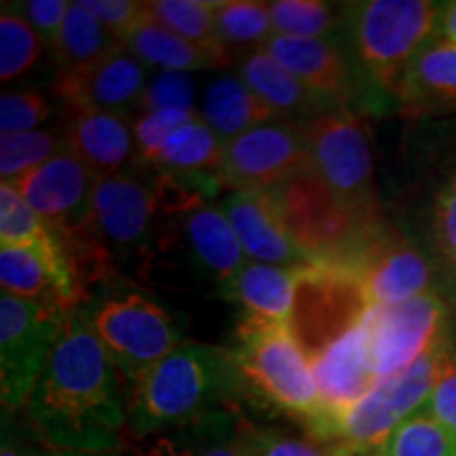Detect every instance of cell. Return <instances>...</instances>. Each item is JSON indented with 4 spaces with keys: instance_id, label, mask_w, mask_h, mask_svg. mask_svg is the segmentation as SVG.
<instances>
[{
    "instance_id": "8",
    "label": "cell",
    "mask_w": 456,
    "mask_h": 456,
    "mask_svg": "<svg viewBox=\"0 0 456 456\" xmlns=\"http://www.w3.org/2000/svg\"><path fill=\"white\" fill-rule=\"evenodd\" d=\"M372 309L355 273L338 265L313 262L296 279L294 305L288 328L305 355L319 353L357 328Z\"/></svg>"
},
{
    "instance_id": "21",
    "label": "cell",
    "mask_w": 456,
    "mask_h": 456,
    "mask_svg": "<svg viewBox=\"0 0 456 456\" xmlns=\"http://www.w3.org/2000/svg\"><path fill=\"white\" fill-rule=\"evenodd\" d=\"M239 77L275 112L279 121H288L302 127L317 114L336 108L332 102L306 87L300 78H296L288 68L279 64L275 57H271L265 49L254 51V53L239 60Z\"/></svg>"
},
{
    "instance_id": "10",
    "label": "cell",
    "mask_w": 456,
    "mask_h": 456,
    "mask_svg": "<svg viewBox=\"0 0 456 456\" xmlns=\"http://www.w3.org/2000/svg\"><path fill=\"white\" fill-rule=\"evenodd\" d=\"M66 315L11 294L0 296V395L4 412L26 406Z\"/></svg>"
},
{
    "instance_id": "33",
    "label": "cell",
    "mask_w": 456,
    "mask_h": 456,
    "mask_svg": "<svg viewBox=\"0 0 456 456\" xmlns=\"http://www.w3.org/2000/svg\"><path fill=\"white\" fill-rule=\"evenodd\" d=\"M380 456H456V431L420 410L387 437Z\"/></svg>"
},
{
    "instance_id": "4",
    "label": "cell",
    "mask_w": 456,
    "mask_h": 456,
    "mask_svg": "<svg viewBox=\"0 0 456 456\" xmlns=\"http://www.w3.org/2000/svg\"><path fill=\"white\" fill-rule=\"evenodd\" d=\"M444 4L370 0L346 7L351 55L370 89L395 95L412 57L437 34Z\"/></svg>"
},
{
    "instance_id": "34",
    "label": "cell",
    "mask_w": 456,
    "mask_h": 456,
    "mask_svg": "<svg viewBox=\"0 0 456 456\" xmlns=\"http://www.w3.org/2000/svg\"><path fill=\"white\" fill-rule=\"evenodd\" d=\"M64 152V140L55 131H26V134H3L0 135V178L3 184H13L47 163L49 159Z\"/></svg>"
},
{
    "instance_id": "9",
    "label": "cell",
    "mask_w": 456,
    "mask_h": 456,
    "mask_svg": "<svg viewBox=\"0 0 456 456\" xmlns=\"http://www.w3.org/2000/svg\"><path fill=\"white\" fill-rule=\"evenodd\" d=\"M311 167L342 201L379 214L372 144L366 125L351 108H330L302 125Z\"/></svg>"
},
{
    "instance_id": "5",
    "label": "cell",
    "mask_w": 456,
    "mask_h": 456,
    "mask_svg": "<svg viewBox=\"0 0 456 456\" xmlns=\"http://www.w3.org/2000/svg\"><path fill=\"white\" fill-rule=\"evenodd\" d=\"M174 197L159 171L134 165L127 171L95 178L89 228L114 258H144L161 248L171 218Z\"/></svg>"
},
{
    "instance_id": "46",
    "label": "cell",
    "mask_w": 456,
    "mask_h": 456,
    "mask_svg": "<svg viewBox=\"0 0 456 456\" xmlns=\"http://www.w3.org/2000/svg\"><path fill=\"white\" fill-rule=\"evenodd\" d=\"M330 456H380V448L362 446V444H349V442H336L332 448L328 450Z\"/></svg>"
},
{
    "instance_id": "28",
    "label": "cell",
    "mask_w": 456,
    "mask_h": 456,
    "mask_svg": "<svg viewBox=\"0 0 456 456\" xmlns=\"http://www.w3.org/2000/svg\"><path fill=\"white\" fill-rule=\"evenodd\" d=\"M121 45L123 43L102 24L98 17L85 9L83 3H70L60 38L53 47L55 61L60 64V70L81 68L102 60Z\"/></svg>"
},
{
    "instance_id": "26",
    "label": "cell",
    "mask_w": 456,
    "mask_h": 456,
    "mask_svg": "<svg viewBox=\"0 0 456 456\" xmlns=\"http://www.w3.org/2000/svg\"><path fill=\"white\" fill-rule=\"evenodd\" d=\"M224 142L199 114L165 140L148 169L175 178H220Z\"/></svg>"
},
{
    "instance_id": "18",
    "label": "cell",
    "mask_w": 456,
    "mask_h": 456,
    "mask_svg": "<svg viewBox=\"0 0 456 456\" xmlns=\"http://www.w3.org/2000/svg\"><path fill=\"white\" fill-rule=\"evenodd\" d=\"M175 222L178 226H174L171 218L163 245H171L178 239V245L184 248L195 271L214 281L220 289L248 265L237 232L232 231L220 205L212 201L199 203L188 212L175 216Z\"/></svg>"
},
{
    "instance_id": "19",
    "label": "cell",
    "mask_w": 456,
    "mask_h": 456,
    "mask_svg": "<svg viewBox=\"0 0 456 456\" xmlns=\"http://www.w3.org/2000/svg\"><path fill=\"white\" fill-rule=\"evenodd\" d=\"M60 134L64 151L77 157L95 178L121 174L138 163L134 118H127V114L64 106Z\"/></svg>"
},
{
    "instance_id": "44",
    "label": "cell",
    "mask_w": 456,
    "mask_h": 456,
    "mask_svg": "<svg viewBox=\"0 0 456 456\" xmlns=\"http://www.w3.org/2000/svg\"><path fill=\"white\" fill-rule=\"evenodd\" d=\"M49 454L51 450L45 448L41 442H30L26 440L21 433H17L13 420H9V414H4L0 456H49Z\"/></svg>"
},
{
    "instance_id": "47",
    "label": "cell",
    "mask_w": 456,
    "mask_h": 456,
    "mask_svg": "<svg viewBox=\"0 0 456 456\" xmlns=\"http://www.w3.org/2000/svg\"><path fill=\"white\" fill-rule=\"evenodd\" d=\"M49 456H123L118 450H102V452H51Z\"/></svg>"
},
{
    "instance_id": "36",
    "label": "cell",
    "mask_w": 456,
    "mask_h": 456,
    "mask_svg": "<svg viewBox=\"0 0 456 456\" xmlns=\"http://www.w3.org/2000/svg\"><path fill=\"white\" fill-rule=\"evenodd\" d=\"M199 98L201 94H199L197 78L191 72L159 70L155 77H151L142 94L138 112H199Z\"/></svg>"
},
{
    "instance_id": "11",
    "label": "cell",
    "mask_w": 456,
    "mask_h": 456,
    "mask_svg": "<svg viewBox=\"0 0 456 456\" xmlns=\"http://www.w3.org/2000/svg\"><path fill=\"white\" fill-rule=\"evenodd\" d=\"M309 169L305 131L300 125L277 118L226 142L220 178L231 191L273 192Z\"/></svg>"
},
{
    "instance_id": "17",
    "label": "cell",
    "mask_w": 456,
    "mask_h": 456,
    "mask_svg": "<svg viewBox=\"0 0 456 456\" xmlns=\"http://www.w3.org/2000/svg\"><path fill=\"white\" fill-rule=\"evenodd\" d=\"M349 271L359 277L372 306H393L419 298L429 294L433 281L429 260L385 226L363 248Z\"/></svg>"
},
{
    "instance_id": "45",
    "label": "cell",
    "mask_w": 456,
    "mask_h": 456,
    "mask_svg": "<svg viewBox=\"0 0 456 456\" xmlns=\"http://www.w3.org/2000/svg\"><path fill=\"white\" fill-rule=\"evenodd\" d=\"M437 37L456 45V3L444 4L440 24H437Z\"/></svg>"
},
{
    "instance_id": "37",
    "label": "cell",
    "mask_w": 456,
    "mask_h": 456,
    "mask_svg": "<svg viewBox=\"0 0 456 456\" xmlns=\"http://www.w3.org/2000/svg\"><path fill=\"white\" fill-rule=\"evenodd\" d=\"M241 440L249 456H330L309 437L260 427L249 419H241Z\"/></svg>"
},
{
    "instance_id": "23",
    "label": "cell",
    "mask_w": 456,
    "mask_h": 456,
    "mask_svg": "<svg viewBox=\"0 0 456 456\" xmlns=\"http://www.w3.org/2000/svg\"><path fill=\"white\" fill-rule=\"evenodd\" d=\"M239 410H216L148 437L140 456H249L241 440Z\"/></svg>"
},
{
    "instance_id": "3",
    "label": "cell",
    "mask_w": 456,
    "mask_h": 456,
    "mask_svg": "<svg viewBox=\"0 0 456 456\" xmlns=\"http://www.w3.org/2000/svg\"><path fill=\"white\" fill-rule=\"evenodd\" d=\"M231 355L241 376L243 402L289 416L302 429L315 419V376L288 326L243 317Z\"/></svg>"
},
{
    "instance_id": "39",
    "label": "cell",
    "mask_w": 456,
    "mask_h": 456,
    "mask_svg": "<svg viewBox=\"0 0 456 456\" xmlns=\"http://www.w3.org/2000/svg\"><path fill=\"white\" fill-rule=\"evenodd\" d=\"M51 106L38 91H7L0 98V131L3 134H26L37 131L49 118Z\"/></svg>"
},
{
    "instance_id": "42",
    "label": "cell",
    "mask_w": 456,
    "mask_h": 456,
    "mask_svg": "<svg viewBox=\"0 0 456 456\" xmlns=\"http://www.w3.org/2000/svg\"><path fill=\"white\" fill-rule=\"evenodd\" d=\"M17 9L30 21V26L43 38V43L53 49L66 21L70 3H64V0H28V3H17Z\"/></svg>"
},
{
    "instance_id": "25",
    "label": "cell",
    "mask_w": 456,
    "mask_h": 456,
    "mask_svg": "<svg viewBox=\"0 0 456 456\" xmlns=\"http://www.w3.org/2000/svg\"><path fill=\"white\" fill-rule=\"evenodd\" d=\"M199 117L224 144L258 125L277 121L275 112L239 74H220L205 85L199 98Z\"/></svg>"
},
{
    "instance_id": "27",
    "label": "cell",
    "mask_w": 456,
    "mask_h": 456,
    "mask_svg": "<svg viewBox=\"0 0 456 456\" xmlns=\"http://www.w3.org/2000/svg\"><path fill=\"white\" fill-rule=\"evenodd\" d=\"M123 45L146 68H161V70L174 72H201L224 66L218 57L180 38L178 34L157 24L152 17H148L144 24H140L134 32L127 34L123 38Z\"/></svg>"
},
{
    "instance_id": "29",
    "label": "cell",
    "mask_w": 456,
    "mask_h": 456,
    "mask_svg": "<svg viewBox=\"0 0 456 456\" xmlns=\"http://www.w3.org/2000/svg\"><path fill=\"white\" fill-rule=\"evenodd\" d=\"M151 17L178 34L184 41L197 45L218 57L222 64H231L232 57L222 47L218 30H216V9L218 3H208V0H155L148 3Z\"/></svg>"
},
{
    "instance_id": "38",
    "label": "cell",
    "mask_w": 456,
    "mask_h": 456,
    "mask_svg": "<svg viewBox=\"0 0 456 456\" xmlns=\"http://www.w3.org/2000/svg\"><path fill=\"white\" fill-rule=\"evenodd\" d=\"M199 112H180V110H157V112H138L134 114V134L135 148H138V163L142 167H148L152 159L159 152V148L165 144V140L180 129L186 121Z\"/></svg>"
},
{
    "instance_id": "14",
    "label": "cell",
    "mask_w": 456,
    "mask_h": 456,
    "mask_svg": "<svg viewBox=\"0 0 456 456\" xmlns=\"http://www.w3.org/2000/svg\"><path fill=\"white\" fill-rule=\"evenodd\" d=\"M148 81V68L121 45L94 64L57 72L53 95L64 106L134 117Z\"/></svg>"
},
{
    "instance_id": "30",
    "label": "cell",
    "mask_w": 456,
    "mask_h": 456,
    "mask_svg": "<svg viewBox=\"0 0 456 456\" xmlns=\"http://www.w3.org/2000/svg\"><path fill=\"white\" fill-rule=\"evenodd\" d=\"M216 30L222 47L231 57L249 55L266 47L275 37L271 9L266 3L228 0L216 9Z\"/></svg>"
},
{
    "instance_id": "13",
    "label": "cell",
    "mask_w": 456,
    "mask_h": 456,
    "mask_svg": "<svg viewBox=\"0 0 456 456\" xmlns=\"http://www.w3.org/2000/svg\"><path fill=\"white\" fill-rule=\"evenodd\" d=\"M366 323L376 379L385 380L446 345L448 306L440 296L423 294L402 305L372 306Z\"/></svg>"
},
{
    "instance_id": "16",
    "label": "cell",
    "mask_w": 456,
    "mask_h": 456,
    "mask_svg": "<svg viewBox=\"0 0 456 456\" xmlns=\"http://www.w3.org/2000/svg\"><path fill=\"white\" fill-rule=\"evenodd\" d=\"M55 235L89 220L95 175L70 152H60L11 184Z\"/></svg>"
},
{
    "instance_id": "40",
    "label": "cell",
    "mask_w": 456,
    "mask_h": 456,
    "mask_svg": "<svg viewBox=\"0 0 456 456\" xmlns=\"http://www.w3.org/2000/svg\"><path fill=\"white\" fill-rule=\"evenodd\" d=\"M83 4L121 43L127 34L151 17L148 3H135V0H85Z\"/></svg>"
},
{
    "instance_id": "41",
    "label": "cell",
    "mask_w": 456,
    "mask_h": 456,
    "mask_svg": "<svg viewBox=\"0 0 456 456\" xmlns=\"http://www.w3.org/2000/svg\"><path fill=\"white\" fill-rule=\"evenodd\" d=\"M425 410L436 416L440 423L456 431V349L446 346L444 351L436 389H433Z\"/></svg>"
},
{
    "instance_id": "1",
    "label": "cell",
    "mask_w": 456,
    "mask_h": 456,
    "mask_svg": "<svg viewBox=\"0 0 456 456\" xmlns=\"http://www.w3.org/2000/svg\"><path fill=\"white\" fill-rule=\"evenodd\" d=\"M24 408L32 436L51 452H102L121 446L127 429L121 376L85 306L64 317Z\"/></svg>"
},
{
    "instance_id": "22",
    "label": "cell",
    "mask_w": 456,
    "mask_h": 456,
    "mask_svg": "<svg viewBox=\"0 0 456 456\" xmlns=\"http://www.w3.org/2000/svg\"><path fill=\"white\" fill-rule=\"evenodd\" d=\"M402 110L412 117L456 108V45L433 37L412 57L397 91Z\"/></svg>"
},
{
    "instance_id": "31",
    "label": "cell",
    "mask_w": 456,
    "mask_h": 456,
    "mask_svg": "<svg viewBox=\"0 0 456 456\" xmlns=\"http://www.w3.org/2000/svg\"><path fill=\"white\" fill-rule=\"evenodd\" d=\"M275 34L294 38H334L346 30V7L322 0H277L269 4Z\"/></svg>"
},
{
    "instance_id": "7",
    "label": "cell",
    "mask_w": 456,
    "mask_h": 456,
    "mask_svg": "<svg viewBox=\"0 0 456 456\" xmlns=\"http://www.w3.org/2000/svg\"><path fill=\"white\" fill-rule=\"evenodd\" d=\"M85 311L118 376L127 385H134L148 368L184 345L180 319L142 292L112 289L91 298Z\"/></svg>"
},
{
    "instance_id": "32",
    "label": "cell",
    "mask_w": 456,
    "mask_h": 456,
    "mask_svg": "<svg viewBox=\"0 0 456 456\" xmlns=\"http://www.w3.org/2000/svg\"><path fill=\"white\" fill-rule=\"evenodd\" d=\"M43 38L30 26L17 3H3L0 13V81L15 83L37 68Z\"/></svg>"
},
{
    "instance_id": "20",
    "label": "cell",
    "mask_w": 456,
    "mask_h": 456,
    "mask_svg": "<svg viewBox=\"0 0 456 456\" xmlns=\"http://www.w3.org/2000/svg\"><path fill=\"white\" fill-rule=\"evenodd\" d=\"M245 256L273 266H309L313 262L285 228L273 192L232 191L220 203Z\"/></svg>"
},
{
    "instance_id": "2",
    "label": "cell",
    "mask_w": 456,
    "mask_h": 456,
    "mask_svg": "<svg viewBox=\"0 0 456 456\" xmlns=\"http://www.w3.org/2000/svg\"><path fill=\"white\" fill-rule=\"evenodd\" d=\"M239 402L243 385L231 351L184 342L129 385L127 431L148 440Z\"/></svg>"
},
{
    "instance_id": "35",
    "label": "cell",
    "mask_w": 456,
    "mask_h": 456,
    "mask_svg": "<svg viewBox=\"0 0 456 456\" xmlns=\"http://www.w3.org/2000/svg\"><path fill=\"white\" fill-rule=\"evenodd\" d=\"M55 232L11 184H0V248L34 245L53 239Z\"/></svg>"
},
{
    "instance_id": "43",
    "label": "cell",
    "mask_w": 456,
    "mask_h": 456,
    "mask_svg": "<svg viewBox=\"0 0 456 456\" xmlns=\"http://www.w3.org/2000/svg\"><path fill=\"white\" fill-rule=\"evenodd\" d=\"M433 226L440 249L456 265V171L437 197Z\"/></svg>"
},
{
    "instance_id": "15",
    "label": "cell",
    "mask_w": 456,
    "mask_h": 456,
    "mask_svg": "<svg viewBox=\"0 0 456 456\" xmlns=\"http://www.w3.org/2000/svg\"><path fill=\"white\" fill-rule=\"evenodd\" d=\"M265 51L334 106L351 108L362 95L366 78L359 72L353 55L346 53L345 45L336 38H294L275 34Z\"/></svg>"
},
{
    "instance_id": "12",
    "label": "cell",
    "mask_w": 456,
    "mask_h": 456,
    "mask_svg": "<svg viewBox=\"0 0 456 456\" xmlns=\"http://www.w3.org/2000/svg\"><path fill=\"white\" fill-rule=\"evenodd\" d=\"M446 346L448 342L416 359L402 374L379 380L374 389L342 419L334 444L349 442L372 448L383 446L387 437L403 420L427 408L436 389Z\"/></svg>"
},
{
    "instance_id": "24",
    "label": "cell",
    "mask_w": 456,
    "mask_h": 456,
    "mask_svg": "<svg viewBox=\"0 0 456 456\" xmlns=\"http://www.w3.org/2000/svg\"><path fill=\"white\" fill-rule=\"evenodd\" d=\"M300 269L302 266H273L248 262L239 271V275L220 292L224 298L241 306L245 319L288 326Z\"/></svg>"
},
{
    "instance_id": "6",
    "label": "cell",
    "mask_w": 456,
    "mask_h": 456,
    "mask_svg": "<svg viewBox=\"0 0 456 456\" xmlns=\"http://www.w3.org/2000/svg\"><path fill=\"white\" fill-rule=\"evenodd\" d=\"M289 237L311 262L351 269L357 256L383 228L380 214L346 205L309 169L273 191Z\"/></svg>"
}]
</instances>
